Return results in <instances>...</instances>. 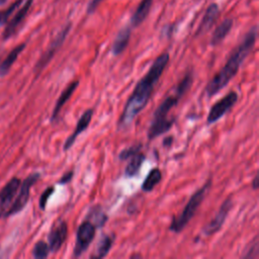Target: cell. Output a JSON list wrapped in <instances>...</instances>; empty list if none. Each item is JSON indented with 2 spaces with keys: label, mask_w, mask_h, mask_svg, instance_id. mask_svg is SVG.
I'll list each match as a JSON object with an SVG mask.
<instances>
[{
  "label": "cell",
  "mask_w": 259,
  "mask_h": 259,
  "mask_svg": "<svg viewBox=\"0 0 259 259\" xmlns=\"http://www.w3.org/2000/svg\"><path fill=\"white\" fill-rule=\"evenodd\" d=\"M233 23L234 21L232 18H227L219 24V26L212 32V35L210 38V45L212 47L220 45L226 38V36L229 34V32L233 27Z\"/></svg>",
  "instance_id": "cell-18"
},
{
  "label": "cell",
  "mask_w": 259,
  "mask_h": 259,
  "mask_svg": "<svg viewBox=\"0 0 259 259\" xmlns=\"http://www.w3.org/2000/svg\"><path fill=\"white\" fill-rule=\"evenodd\" d=\"M113 241L114 235H103L98 242V245L95 249V253L91 257L95 259H100L107 256L108 252L110 251L113 245Z\"/></svg>",
  "instance_id": "cell-20"
},
{
  "label": "cell",
  "mask_w": 259,
  "mask_h": 259,
  "mask_svg": "<svg viewBox=\"0 0 259 259\" xmlns=\"http://www.w3.org/2000/svg\"><path fill=\"white\" fill-rule=\"evenodd\" d=\"M95 233L96 227L90 221L85 220L81 223L76 233V243L73 250V256L75 258L80 257L87 251L88 247L95 238Z\"/></svg>",
  "instance_id": "cell-6"
},
{
  "label": "cell",
  "mask_w": 259,
  "mask_h": 259,
  "mask_svg": "<svg viewBox=\"0 0 259 259\" xmlns=\"http://www.w3.org/2000/svg\"><path fill=\"white\" fill-rule=\"evenodd\" d=\"M39 173L35 172V173H31L30 175H28L21 183L18 189V192L15 196V199L12 203V205L10 206V208L8 209L6 217L8 218L10 215H13L17 212H19L20 210H22V208L26 205L28 198H29V193H30V189L32 187V185L39 179Z\"/></svg>",
  "instance_id": "cell-7"
},
{
  "label": "cell",
  "mask_w": 259,
  "mask_h": 259,
  "mask_svg": "<svg viewBox=\"0 0 259 259\" xmlns=\"http://www.w3.org/2000/svg\"><path fill=\"white\" fill-rule=\"evenodd\" d=\"M192 82H193V75H192V73L188 72L177 84V86L175 88V93L179 97H182L188 91V89L191 87Z\"/></svg>",
  "instance_id": "cell-25"
},
{
  "label": "cell",
  "mask_w": 259,
  "mask_h": 259,
  "mask_svg": "<svg viewBox=\"0 0 259 259\" xmlns=\"http://www.w3.org/2000/svg\"><path fill=\"white\" fill-rule=\"evenodd\" d=\"M72 27V23L68 22L55 36V38L51 41L48 49L45 51V53L41 55V57L38 59V61L35 64L34 67V73L36 76L39 75V73L47 67V65L51 62V60L54 58L57 51L61 48V46L64 44L68 33L70 32Z\"/></svg>",
  "instance_id": "cell-5"
},
{
  "label": "cell",
  "mask_w": 259,
  "mask_h": 259,
  "mask_svg": "<svg viewBox=\"0 0 259 259\" xmlns=\"http://www.w3.org/2000/svg\"><path fill=\"white\" fill-rule=\"evenodd\" d=\"M141 149H142V144H139V145H135V146H131L128 148H125L123 149L122 151H120L119 155H118V158L119 160L121 161H124V160H127L130 159L133 155L141 152Z\"/></svg>",
  "instance_id": "cell-27"
},
{
  "label": "cell",
  "mask_w": 259,
  "mask_h": 259,
  "mask_svg": "<svg viewBox=\"0 0 259 259\" xmlns=\"http://www.w3.org/2000/svg\"><path fill=\"white\" fill-rule=\"evenodd\" d=\"M68 236V224L65 220L59 219L57 220L48 235V245L50 248V252L57 253L63 244L65 243Z\"/></svg>",
  "instance_id": "cell-9"
},
{
  "label": "cell",
  "mask_w": 259,
  "mask_h": 259,
  "mask_svg": "<svg viewBox=\"0 0 259 259\" xmlns=\"http://www.w3.org/2000/svg\"><path fill=\"white\" fill-rule=\"evenodd\" d=\"M20 179L11 178L0 190V218H5L8 209L12 205L20 186Z\"/></svg>",
  "instance_id": "cell-10"
},
{
  "label": "cell",
  "mask_w": 259,
  "mask_h": 259,
  "mask_svg": "<svg viewBox=\"0 0 259 259\" xmlns=\"http://www.w3.org/2000/svg\"><path fill=\"white\" fill-rule=\"evenodd\" d=\"M220 16V7L217 3H211L208 5V7L206 8L203 17L197 27L196 30V35L199 34H203L206 31L209 30V28L214 24V22L217 21L218 17Z\"/></svg>",
  "instance_id": "cell-14"
},
{
  "label": "cell",
  "mask_w": 259,
  "mask_h": 259,
  "mask_svg": "<svg viewBox=\"0 0 259 259\" xmlns=\"http://www.w3.org/2000/svg\"><path fill=\"white\" fill-rule=\"evenodd\" d=\"M132 33V26H124L116 34L112 44V54L114 56L120 55L127 47Z\"/></svg>",
  "instance_id": "cell-17"
},
{
  "label": "cell",
  "mask_w": 259,
  "mask_h": 259,
  "mask_svg": "<svg viewBox=\"0 0 259 259\" xmlns=\"http://www.w3.org/2000/svg\"><path fill=\"white\" fill-rule=\"evenodd\" d=\"M50 253V248L48 243L45 241H38L35 243L33 249H32V256L35 259H44L49 256Z\"/></svg>",
  "instance_id": "cell-26"
},
{
  "label": "cell",
  "mask_w": 259,
  "mask_h": 259,
  "mask_svg": "<svg viewBox=\"0 0 259 259\" xmlns=\"http://www.w3.org/2000/svg\"><path fill=\"white\" fill-rule=\"evenodd\" d=\"M233 207V201L231 197H228L220 206L218 212L212 218L211 221H209L204 228L202 229V234L204 236H212L215 234L219 230H221L222 226L224 225L228 214L230 213L231 209Z\"/></svg>",
  "instance_id": "cell-11"
},
{
  "label": "cell",
  "mask_w": 259,
  "mask_h": 259,
  "mask_svg": "<svg viewBox=\"0 0 259 259\" xmlns=\"http://www.w3.org/2000/svg\"><path fill=\"white\" fill-rule=\"evenodd\" d=\"M102 0H91L89 3H88V6H87V13L88 14H92L94 13V11L97 9V7L99 6L100 2Z\"/></svg>",
  "instance_id": "cell-31"
},
{
  "label": "cell",
  "mask_w": 259,
  "mask_h": 259,
  "mask_svg": "<svg viewBox=\"0 0 259 259\" xmlns=\"http://www.w3.org/2000/svg\"><path fill=\"white\" fill-rule=\"evenodd\" d=\"M73 176H74V171H73V170H70V171L66 172V173L61 177V179L59 180V183H60V184L69 183V182L73 179Z\"/></svg>",
  "instance_id": "cell-30"
},
{
  "label": "cell",
  "mask_w": 259,
  "mask_h": 259,
  "mask_svg": "<svg viewBox=\"0 0 259 259\" xmlns=\"http://www.w3.org/2000/svg\"><path fill=\"white\" fill-rule=\"evenodd\" d=\"M258 186H259V176H258V173H256V175L252 181V187H253V189H257Z\"/></svg>",
  "instance_id": "cell-32"
},
{
  "label": "cell",
  "mask_w": 259,
  "mask_h": 259,
  "mask_svg": "<svg viewBox=\"0 0 259 259\" xmlns=\"http://www.w3.org/2000/svg\"><path fill=\"white\" fill-rule=\"evenodd\" d=\"M169 60L170 56L167 52L160 54L155 59L146 75L137 83L120 114L118 120L119 128L127 127L136 116L145 108L151 98L156 84L168 65Z\"/></svg>",
  "instance_id": "cell-1"
},
{
  "label": "cell",
  "mask_w": 259,
  "mask_h": 259,
  "mask_svg": "<svg viewBox=\"0 0 259 259\" xmlns=\"http://www.w3.org/2000/svg\"><path fill=\"white\" fill-rule=\"evenodd\" d=\"M79 85V80H74V81H71L65 88L64 90L62 91L61 95L59 96L57 102H56V105L54 107V110L52 112V116H51V121H55L56 118L58 117L61 109L63 108V106L68 102V100L71 98V96L73 95V93L75 92V90L77 89Z\"/></svg>",
  "instance_id": "cell-15"
},
{
  "label": "cell",
  "mask_w": 259,
  "mask_h": 259,
  "mask_svg": "<svg viewBox=\"0 0 259 259\" xmlns=\"http://www.w3.org/2000/svg\"><path fill=\"white\" fill-rule=\"evenodd\" d=\"M145 159H146V156L143 153H141V152L133 155L131 157L130 162L125 166L124 175L126 177H128V178L136 176L139 173V171H140V169H141Z\"/></svg>",
  "instance_id": "cell-22"
},
{
  "label": "cell",
  "mask_w": 259,
  "mask_h": 259,
  "mask_svg": "<svg viewBox=\"0 0 259 259\" xmlns=\"http://www.w3.org/2000/svg\"><path fill=\"white\" fill-rule=\"evenodd\" d=\"M211 179L209 178L199 189H197L189 198L186 205L182 209V211L172 219V222L169 226V230L173 233H180L187 224L192 220L193 215L195 214L197 208L200 206L206 192L210 188Z\"/></svg>",
  "instance_id": "cell-4"
},
{
  "label": "cell",
  "mask_w": 259,
  "mask_h": 259,
  "mask_svg": "<svg viewBox=\"0 0 259 259\" xmlns=\"http://www.w3.org/2000/svg\"><path fill=\"white\" fill-rule=\"evenodd\" d=\"M238 100V94L236 91H230L228 94H226L223 98H221L219 101H217L211 108L209 109V112L207 114L206 121L208 124L215 122L220 118H222L237 102Z\"/></svg>",
  "instance_id": "cell-8"
},
{
  "label": "cell",
  "mask_w": 259,
  "mask_h": 259,
  "mask_svg": "<svg viewBox=\"0 0 259 259\" xmlns=\"http://www.w3.org/2000/svg\"><path fill=\"white\" fill-rule=\"evenodd\" d=\"M6 1H7V0H0V5H1V4H3V3H5Z\"/></svg>",
  "instance_id": "cell-34"
},
{
  "label": "cell",
  "mask_w": 259,
  "mask_h": 259,
  "mask_svg": "<svg viewBox=\"0 0 259 259\" xmlns=\"http://www.w3.org/2000/svg\"><path fill=\"white\" fill-rule=\"evenodd\" d=\"M172 142H173V138H172V137H167V138L164 139L163 145H164V146H171Z\"/></svg>",
  "instance_id": "cell-33"
},
{
  "label": "cell",
  "mask_w": 259,
  "mask_h": 259,
  "mask_svg": "<svg viewBox=\"0 0 259 259\" xmlns=\"http://www.w3.org/2000/svg\"><path fill=\"white\" fill-rule=\"evenodd\" d=\"M180 99L181 97L174 93V95L166 97L157 107L153 114V119L148 130L149 140L156 139L157 137L167 133L173 126L176 118L168 117V114L175 106H177Z\"/></svg>",
  "instance_id": "cell-3"
},
{
  "label": "cell",
  "mask_w": 259,
  "mask_h": 259,
  "mask_svg": "<svg viewBox=\"0 0 259 259\" xmlns=\"http://www.w3.org/2000/svg\"><path fill=\"white\" fill-rule=\"evenodd\" d=\"M55 191V187L54 186H51V187H48L40 195L39 197V207L41 210H45L46 207H47V203L49 201V198L51 197V195L54 193Z\"/></svg>",
  "instance_id": "cell-28"
},
{
  "label": "cell",
  "mask_w": 259,
  "mask_h": 259,
  "mask_svg": "<svg viewBox=\"0 0 259 259\" xmlns=\"http://www.w3.org/2000/svg\"><path fill=\"white\" fill-rule=\"evenodd\" d=\"M86 220L90 221L96 228H102L107 222V215L103 208L96 204L89 209L86 215Z\"/></svg>",
  "instance_id": "cell-21"
},
{
  "label": "cell",
  "mask_w": 259,
  "mask_h": 259,
  "mask_svg": "<svg viewBox=\"0 0 259 259\" xmlns=\"http://www.w3.org/2000/svg\"><path fill=\"white\" fill-rule=\"evenodd\" d=\"M257 38V26H253L245 34L241 44L233 51L225 66L209 80L205 87V92L208 97L219 93L239 71L241 65L246 60L248 55L253 50Z\"/></svg>",
  "instance_id": "cell-2"
},
{
  "label": "cell",
  "mask_w": 259,
  "mask_h": 259,
  "mask_svg": "<svg viewBox=\"0 0 259 259\" xmlns=\"http://www.w3.org/2000/svg\"><path fill=\"white\" fill-rule=\"evenodd\" d=\"M154 0H142L138 7L136 8L135 12L133 13L131 17V26L132 27H137L141 25L144 20L147 18L149 15V12L152 8Z\"/></svg>",
  "instance_id": "cell-16"
},
{
  "label": "cell",
  "mask_w": 259,
  "mask_h": 259,
  "mask_svg": "<svg viewBox=\"0 0 259 259\" xmlns=\"http://www.w3.org/2000/svg\"><path fill=\"white\" fill-rule=\"evenodd\" d=\"M93 109L89 108L87 110L84 111V113L80 116V118L77 121L76 127L73 131V133L69 136V138L66 140L65 144H64V151H68L69 149L72 148V146L74 145L77 137L82 134L83 132H85V130H87V127L89 126L92 116H93Z\"/></svg>",
  "instance_id": "cell-13"
},
{
  "label": "cell",
  "mask_w": 259,
  "mask_h": 259,
  "mask_svg": "<svg viewBox=\"0 0 259 259\" xmlns=\"http://www.w3.org/2000/svg\"><path fill=\"white\" fill-rule=\"evenodd\" d=\"M25 48V44L22 42L18 46H16L14 49H12V51L6 56V58L0 63V75H6L8 73V71L10 70L11 66L14 64V62L16 61L17 57L19 56V54L24 50Z\"/></svg>",
  "instance_id": "cell-19"
},
{
  "label": "cell",
  "mask_w": 259,
  "mask_h": 259,
  "mask_svg": "<svg viewBox=\"0 0 259 259\" xmlns=\"http://www.w3.org/2000/svg\"><path fill=\"white\" fill-rule=\"evenodd\" d=\"M162 180V172L159 168H153L149 174L147 175L146 179L142 184V190L146 192L152 191L157 184H159Z\"/></svg>",
  "instance_id": "cell-23"
},
{
  "label": "cell",
  "mask_w": 259,
  "mask_h": 259,
  "mask_svg": "<svg viewBox=\"0 0 259 259\" xmlns=\"http://www.w3.org/2000/svg\"><path fill=\"white\" fill-rule=\"evenodd\" d=\"M258 257V240L257 236L254 238V242L250 244V248L246 250L245 254L243 255V258H257Z\"/></svg>",
  "instance_id": "cell-29"
},
{
  "label": "cell",
  "mask_w": 259,
  "mask_h": 259,
  "mask_svg": "<svg viewBox=\"0 0 259 259\" xmlns=\"http://www.w3.org/2000/svg\"><path fill=\"white\" fill-rule=\"evenodd\" d=\"M33 0H26L23 4H21V6L16 10L14 16L9 20L8 24L6 25L2 37L3 39H8L10 38L19 28L20 24L23 22V20L25 19L31 5H32Z\"/></svg>",
  "instance_id": "cell-12"
},
{
  "label": "cell",
  "mask_w": 259,
  "mask_h": 259,
  "mask_svg": "<svg viewBox=\"0 0 259 259\" xmlns=\"http://www.w3.org/2000/svg\"><path fill=\"white\" fill-rule=\"evenodd\" d=\"M22 2H23V0H15L7 8L0 11V27L8 22L10 16L13 13H15V11L21 6Z\"/></svg>",
  "instance_id": "cell-24"
}]
</instances>
